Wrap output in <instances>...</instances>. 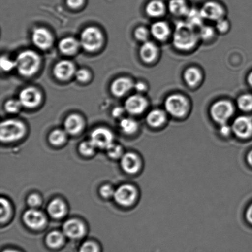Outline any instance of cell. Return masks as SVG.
Listing matches in <instances>:
<instances>
[{"mask_svg":"<svg viewBox=\"0 0 252 252\" xmlns=\"http://www.w3.org/2000/svg\"><path fill=\"white\" fill-rule=\"evenodd\" d=\"M199 38L198 32L187 22H179L173 35V43L178 49L190 50L193 48Z\"/></svg>","mask_w":252,"mask_h":252,"instance_id":"obj_1","label":"cell"},{"mask_svg":"<svg viewBox=\"0 0 252 252\" xmlns=\"http://www.w3.org/2000/svg\"><path fill=\"white\" fill-rule=\"evenodd\" d=\"M16 68L19 74L24 76H31L38 71L41 64L40 56L35 51L26 50L17 56Z\"/></svg>","mask_w":252,"mask_h":252,"instance_id":"obj_2","label":"cell"},{"mask_svg":"<svg viewBox=\"0 0 252 252\" xmlns=\"http://www.w3.org/2000/svg\"><path fill=\"white\" fill-rule=\"evenodd\" d=\"M26 131V126L21 121L4 120L0 126V139L3 143L13 142L23 137Z\"/></svg>","mask_w":252,"mask_h":252,"instance_id":"obj_3","label":"cell"},{"mask_svg":"<svg viewBox=\"0 0 252 252\" xmlns=\"http://www.w3.org/2000/svg\"><path fill=\"white\" fill-rule=\"evenodd\" d=\"M80 43L86 51L93 52L102 46L103 36L100 29L95 27H88L81 32Z\"/></svg>","mask_w":252,"mask_h":252,"instance_id":"obj_4","label":"cell"},{"mask_svg":"<svg viewBox=\"0 0 252 252\" xmlns=\"http://www.w3.org/2000/svg\"><path fill=\"white\" fill-rule=\"evenodd\" d=\"M234 112L233 105L226 100H220L215 103L210 110L212 119L219 126L228 123Z\"/></svg>","mask_w":252,"mask_h":252,"instance_id":"obj_5","label":"cell"},{"mask_svg":"<svg viewBox=\"0 0 252 252\" xmlns=\"http://www.w3.org/2000/svg\"><path fill=\"white\" fill-rule=\"evenodd\" d=\"M164 105L166 112L176 118L184 117L189 110V102L186 98L180 94L168 96Z\"/></svg>","mask_w":252,"mask_h":252,"instance_id":"obj_6","label":"cell"},{"mask_svg":"<svg viewBox=\"0 0 252 252\" xmlns=\"http://www.w3.org/2000/svg\"><path fill=\"white\" fill-rule=\"evenodd\" d=\"M233 135L237 139L246 141L252 137V118L248 116L241 115L232 123Z\"/></svg>","mask_w":252,"mask_h":252,"instance_id":"obj_7","label":"cell"},{"mask_svg":"<svg viewBox=\"0 0 252 252\" xmlns=\"http://www.w3.org/2000/svg\"><path fill=\"white\" fill-rule=\"evenodd\" d=\"M138 196L137 189L131 184H123L116 190L114 197L121 206L128 207L134 203Z\"/></svg>","mask_w":252,"mask_h":252,"instance_id":"obj_8","label":"cell"},{"mask_svg":"<svg viewBox=\"0 0 252 252\" xmlns=\"http://www.w3.org/2000/svg\"><path fill=\"white\" fill-rule=\"evenodd\" d=\"M19 100L24 107L33 108L41 103L42 95L38 89L34 87L24 88L19 94Z\"/></svg>","mask_w":252,"mask_h":252,"instance_id":"obj_9","label":"cell"},{"mask_svg":"<svg viewBox=\"0 0 252 252\" xmlns=\"http://www.w3.org/2000/svg\"><path fill=\"white\" fill-rule=\"evenodd\" d=\"M91 141L96 147L107 150L113 144V133L107 128H98L91 133Z\"/></svg>","mask_w":252,"mask_h":252,"instance_id":"obj_10","label":"cell"},{"mask_svg":"<svg viewBox=\"0 0 252 252\" xmlns=\"http://www.w3.org/2000/svg\"><path fill=\"white\" fill-rule=\"evenodd\" d=\"M32 41L37 48L41 50H47L53 46L54 38L48 29L39 27L34 30L32 34Z\"/></svg>","mask_w":252,"mask_h":252,"instance_id":"obj_11","label":"cell"},{"mask_svg":"<svg viewBox=\"0 0 252 252\" xmlns=\"http://www.w3.org/2000/svg\"><path fill=\"white\" fill-rule=\"evenodd\" d=\"M148 106L147 99L140 95H134L126 100L125 108L130 114L140 115L147 109Z\"/></svg>","mask_w":252,"mask_h":252,"instance_id":"obj_12","label":"cell"},{"mask_svg":"<svg viewBox=\"0 0 252 252\" xmlns=\"http://www.w3.org/2000/svg\"><path fill=\"white\" fill-rule=\"evenodd\" d=\"M142 164L140 158L133 152L126 153L121 159L123 170L128 174H137L142 167Z\"/></svg>","mask_w":252,"mask_h":252,"instance_id":"obj_13","label":"cell"},{"mask_svg":"<svg viewBox=\"0 0 252 252\" xmlns=\"http://www.w3.org/2000/svg\"><path fill=\"white\" fill-rule=\"evenodd\" d=\"M204 19L218 21L223 18L224 9L220 4L214 1H209L205 3L201 10Z\"/></svg>","mask_w":252,"mask_h":252,"instance_id":"obj_14","label":"cell"},{"mask_svg":"<svg viewBox=\"0 0 252 252\" xmlns=\"http://www.w3.org/2000/svg\"><path fill=\"white\" fill-rule=\"evenodd\" d=\"M54 74L61 80H67L75 74V67L72 62L68 60L59 61L54 68Z\"/></svg>","mask_w":252,"mask_h":252,"instance_id":"obj_15","label":"cell"},{"mask_svg":"<svg viewBox=\"0 0 252 252\" xmlns=\"http://www.w3.org/2000/svg\"><path fill=\"white\" fill-rule=\"evenodd\" d=\"M23 219L26 225L32 229L41 228L46 223L45 216L42 212L33 209L25 212Z\"/></svg>","mask_w":252,"mask_h":252,"instance_id":"obj_16","label":"cell"},{"mask_svg":"<svg viewBox=\"0 0 252 252\" xmlns=\"http://www.w3.org/2000/svg\"><path fill=\"white\" fill-rule=\"evenodd\" d=\"M63 233L71 239L80 238L85 234L84 224L77 219H71L66 221L63 226Z\"/></svg>","mask_w":252,"mask_h":252,"instance_id":"obj_17","label":"cell"},{"mask_svg":"<svg viewBox=\"0 0 252 252\" xmlns=\"http://www.w3.org/2000/svg\"><path fill=\"white\" fill-rule=\"evenodd\" d=\"M134 87V84L130 78L121 77L116 79L111 85V91L117 97H122Z\"/></svg>","mask_w":252,"mask_h":252,"instance_id":"obj_18","label":"cell"},{"mask_svg":"<svg viewBox=\"0 0 252 252\" xmlns=\"http://www.w3.org/2000/svg\"><path fill=\"white\" fill-rule=\"evenodd\" d=\"M146 121L151 128L158 129L161 128L166 122V113L160 109L153 110L148 113Z\"/></svg>","mask_w":252,"mask_h":252,"instance_id":"obj_19","label":"cell"},{"mask_svg":"<svg viewBox=\"0 0 252 252\" xmlns=\"http://www.w3.org/2000/svg\"><path fill=\"white\" fill-rule=\"evenodd\" d=\"M64 126L66 132L69 134L76 135L83 130L84 121L81 116L74 113L66 118Z\"/></svg>","mask_w":252,"mask_h":252,"instance_id":"obj_20","label":"cell"},{"mask_svg":"<svg viewBox=\"0 0 252 252\" xmlns=\"http://www.w3.org/2000/svg\"><path fill=\"white\" fill-rule=\"evenodd\" d=\"M150 33L158 40L164 41L169 37L170 29L166 22L158 21L152 25Z\"/></svg>","mask_w":252,"mask_h":252,"instance_id":"obj_21","label":"cell"},{"mask_svg":"<svg viewBox=\"0 0 252 252\" xmlns=\"http://www.w3.org/2000/svg\"><path fill=\"white\" fill-rule=\"evenodd\" d=\"M158 54V47L155 43L150 41H146L141 46L140 55L141 58L145 63H150L157 58Z\"/></svg>","mask_w":252,"mask_h":252,"instance_id":"obj_22","label":"cell"},{"mask_svg":"<svg viewBox=\"0 0 252 252\" xmlns=\"http://www.w3.org/2000/svg\"><path fill=\"white\" fill-rule=\"evenodd\" d=\"M81 45L80 42L73 37H66L62 39L59 43L60 51L66 55H73L78 51Z\"/></svg>","mask_w":252,"mask_h":252,"instance_id":"obj_23","label":"cell"},{"mask_svg":"<svg viewBox=\"0 0 252 252\" xmlns=\"http://www.w3.org/2000/svg\"><path fill=\"white\" fill-rule=\"evenodd\" d=\"M48 212L53 218H61L66 213L65 205L60 199H54L49 204Z\"/></svg>","mask_w":252,"mask_h":252,"instance_id":"obj_24","label":"cell"},{"mask_svg":"<svg viewBox=\"0 0 252 252\" xmlns=\"http://www.w3.org/2000/svg\"><path fill=\"white\" fill-rule=\"evenodd\" d=\"M169 9L173 15L177 16H186L189 10L185 0H170Z\"/></svg>","mask_w":252,"mask_h":252,"instance_id":"obj_25","label":"cell"},{"mask_svg":"<svg viewBox=\"0 0 252 252\" xmlns=\"http://www.w3.org/2000/svg\"><path fill=\"white\" fill-rule=\"evenodd\" d=\"M165 11V5L160 0H153L146 6V12L148 16L153 17L161 16Z\"/></svg>","mask_w":252,"mask_h":252,"instance_id":"obj_26","label":"cell"},{"mask_svg":"<svg viewBox=\"0 0 252 252\" xmlns=\"http://www.w3.org/2000/svg\"><path fill=\"white\" fill-rule=\"evenodd\" d=\"M184 79L189 86H196L201 80L202 74L201 71L196 68L187 69L184 73Z\"/></svg>","mask_w":252,"mask_h":252,"instance_id":"obj_27","label":"cell"},{"mask_svg":"<svg viewBox=\"0 0 252 252\" xmlns=\"http://www.w3.org/2000/svg\"><path fill=\"white\" fill-rule=\"evenodd\" d=\"M187 22L191 26L194 27H201L203 26L204 18L201 14V11L196 9H189L187 14Z\"/></svg>","mask_w":252,"mask_h":252,"instance_id":"obj_28","label":"cell"},{"mask_svg":"<svg viewBox=\"0 0 252 252\" xmlns=\"http://www.w3.org/2000/svg\"><path fill=\"white\" fill-rule=\"evenodd\" d=\"M120 126L123 132L126 135H133L137 132L138 124L135 120L130 118H125L121 120Z\"/></svg>","mask_w":252,"mask_h":252,"instance_id":"obj_29","label":"cell"},{"mask_svg":"<svg viewBox=\"0 0 252 252\" xmlns=\"http://www.w3.org/2000/svg\"><path fill=\"white\" fill-rule=\"evenodd\" d=\"M63 235L58 231L51 232L46 238L47 244L52 248H59L63 244Z\"/></svg>","mask_w":252,"mask_h":252,"instance_id":"obj_30","label":"cell"},{"mask_svg":"<svg viewBox=\"0 0 252 252\" xmlns=\"http://www.w3.org/2000/svg\"><path fill=\"white\" fill-rule=\"evenodd\" d=\"M239 109L244 112H249L252 110V95L250 94H244L239 96L237 101Z\"/></svg>","mask_w":252,"mask_h":252,"instance_id":"obj_31","label":"cell"},{"mask_svg":"<svg viewBox=\"0 0 252 252\" xmlns=\"http://www.w3.org/2000/svg\"><path fill=\"white\" fill-rule=\"evenodd\" d=\"M66 135L65 132L61 130L53 131L49 135V140L52 144L59 145L65 142Z\"/></svg>","mask_w":252,"mask_h":252,"instance_id":"obj_32","label":"cell"},{"mask_svg":"<svg viewBox=\"0 0 252 252\" xmlns=\"http://www.w3.org/2000/svg\"><path fill=\"white\" fill-rule=\"evenodd\" d=\"M11 206L9 202L6 199L2 197L1 199V215H0V219L1 223L6 222L9 219L10 215H11Z\"/></svg>","mask_w":252,"mask_h":252,"instance_id":"obj_33","label":"cell"},{"mask_svg":"<svg viewBox=\"0 0 252 252\" xmlns=\"http://www.w3.org/2000/svg\"><path fill=\"white\" fill-rule=\"evenodd\" d=\"M96 148L97 147L90 140L81 143L79 149L81 154L88 156V155H93L94 153Z\"/></svg>","mask_w":252,"mask_h":252,"instance_id":"obj_34","label":"cell"},{"mask_svg":"<svg viewBox=\"0 0 252 252\" xmlns=\"http://www.w3.org/2000/svg\"><path fill=\"white\" fill-rule=\"evenodd\" d=\"M22 105L19 100H9L5 103V110L10 113H15L21 109Z\"/></svg>","mask_w":252,"mask_h":252,"instance_id":"obj_35","label":"cell"},{"mask_svg":"<svg viewBox=\"0 0 252 252\" xmlns=\"http://www.w3.org/2000/svg\"><path fill=\"white\" fill-rule=\"evenodd\" d=\"M214 29L212 27L209 26H202L200 27L198 35L199 38L202 39H209L212 38L214 36Z\"/></svg>","mask_w":252,"mask_h":252,"instance_id":"obj_36","label":"cell"},{"mask_svg":"<svg viewBox=\"0 0 252 252\" xmlns=\"http://www.w3.org/2000/svg\"><path fill=\"white\" fill-rule=\"evenodd\" d=\"M150 32L145 27H139L135 29L134 36L135 38L140 41H147L150 36Z\"/></svg>","mask_w":252,"mask_h":252,"instance_id":"obj_37","label":"cell"},{"mask_svg":"<svg viewBox=\"0 0 252 252\" xmlns=\"http://www.w3.org/2000/svg\"><path fill=\"white\" fill-rule=\"evenodd\" d=\"M108 155L113 159H117L122 156L123 154V150L122 147L120 145L113 144L110 145L107 149Z\"/></svg>","mask_w":252,"mask_h":252,"instance_id":"obj_38","label":"cell"},{"mask_svg":"<svg viewBox=\"0 0 252 252\" xmlns=\"http://www.w3.org/2000/svg\"><path fill=\"white\" fill-rule=\"evenodd\" d=\"M0 63H1V67L2 70L6 72H9L12 70L14 68H16L15 61L11 60V59L7 58L6 56L1 57Z\"/></svg>","mask_w":252,"mask_h":252,"instance_id":"obj_39","label":"cell"},{"mask_svg":"<svg viewBox=\"0 0 252 252\" xmlns=\"http://www.w3.org/2000/svg\"><path fill=\"white\" fill-rule=\"evenodd\" d=\"M219 133L220 136L223 139H228L230 136L233 135L231 125H229L228 123L220 125Z\"/></svg>","mask_w":252,"mask_h":252,"instance_id":"obj_40","label":"cell"},{"mask_svg":"<svg viewBox=\"0 0 252 252\" xmlns=\"http://www.w3.org/2000/svg\"><path fill=\"white\" fill-rule=\"evenodd\" d=\"M76 79L80 82H86L91 78V73L90 71L86 69H81L75 72Z\"/></svg>","mask_w":252,"mask_h":252,"instance_id":"obj_41","label":"cell"},{"mask_svg":"<svg viewBox=\"0 0 252 252\" xmlns=\"http://www.w3.org/2000/svg\"><path fill=\"white\" fill-rule=\"evenodd\" d=\"M97 245L92 242H86L81 246L80 252H98Z\"/></svg>","mask_w":252,"mask_h":252,"instance_id":"obj_42","label":"cell"},{"mask_svg":"<svg viewBox=\"0 0 252 252\" xmlns=\"http://www.w3.org/2000/svg\"><path fill=\"white\" fill-rule=\"evenodd\" d=\"M27 202H28L30 206L34 208V207H38L41 204V200L38 195L33 194L29 197Z\"/></svg>","mask_w":252,"mask_h":252,"instance_id":"obj_43","label":"cell"},{"mask_svg":"<svg viewBox=\"0 0 252 252\" xmlns=\"http://www.w3.org/2000/svg\"><path fill=\"white\" fill-rule=\"evenodd\" d=\"M115 192L112 187L108 185H105L100 189V194L105 198H110V197L114 196Z\"/></svg>","mask_w":252,"mask_h":252,"instance_id":"obj_44","label":"cell"},{"mask_svg":"<svg viewBox=\"0 0 252 252\" xmlns=\"http://www.w3.org/2000/svg\"><path fill=\"white\" fill-rule=\"evenodd\" d=\"M217 22L216 28L217 31L220 32H222V33L228 31L229 28V23L227 20L222 18Z\"/></svg>","mask_w":252,"mask_h":252,"instance_id":"obj_45","label":"cell"},{"mask_svg":"<svg viewBox=\"0 0 252 252\" xmlns=\"http://www.w3.org/2000/svg\"><path fill=\"white\" fill-rule=\"evenodd\" d=\"M244 216L247 223L252 226V202L247 207Z\"/></svg>","mask_w":252,"mask_h":252,"instance_id":"obj_46","label":"cell"},{"mask_svg":"<svg viewBox=\"0 0 252 252\" xmlns=\"http://www.w3.org/2000/svg\"><path fill=\"white\" fill-rule=\"evenodd\" d=\"M85 0H66V3L71 8L76 9L82 6Z\"/></svg>","mask_w":252,"mask_h":252,"instance_id":"obj_47","label":"cell"},{"mask_svg":"<svg viewBox=\"0 0 252 252\" xmlns=\"http://www.w3.org/2000/svg\"><path fill=\"white\" fill-rule=\"evenodd\" d=\"M124 108L121 107L116 108L113 110V117H120L123 114V113H124Z\"/></svg>","mask_w":252,"mask_h":252,"instance_id":"obj_48","label":"cell"},{"mask_svg":"<svg viewBox=\"0 0 252 252\" xmlns=\"http://www.w3.org/2000/svg\"><path fill=\"white\" fill-rule=\"evenodd\" d=\"M247 164L252 169V149L247 153L246 156Z\"/></svg>","mask_w":252,"mask_h":252,"instance_id":"obj_49","label":"cell"},{"mask_svg":"<svg viewBox=\"0 0 252 252\" xmlns=\"http://www.w3.org/2000/svg\"><path fill=\"white\" fill-rule=\"evenodd\" d=\"M133 88H135L136 90L140 91V92H142V91L146 90V85L142 82L136 83L135 85H134V87Z\"/></svg>","mask_w":252,"mask_h":252,"instance_id":"obj_50","label":"cell"},{"mask_svg":"<svg viewBox=\"0 0 252 252\" xmlns=\"http://www.w3.org/2000/svg\"><path fill=\"white\" fill-rule=\"evenodd\" d=\"M248 81L249 85H250L252 88V71L249 74L248 76Z\"/></svg>","mask_w":252,"mask_h":252,"instance_id":"obj_51","label":"cell"},{"mask_svg":"<svg viewBox=\"0 0 252 252\" xmlns=\"http://www.w3.org/2000/svg\"><path fill=\"white\" fill-rule=\"evenodd\" d=\"M3 252H18L15 251L13 250H6V251H4Z\"/></svg>","mask_w":252,"mask_h":252,"instance_id":"obj_52","label":"cell"}]
</instances>
